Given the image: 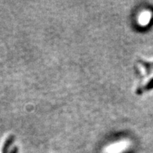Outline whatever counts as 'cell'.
Listing matches in <instances>:
<instances>
[{"label":"cell","mask_w":153,"mask_h":153,"mask_svg":"<svg viewBox=\"0 0 153 153\" xmlns=\"http://www.w3.org/2000/svg\"><path fill=\"white\" fill-rule=\"evenodd\" d=\"M150 18H151V16L150 13L145 11V12L143 13V14L140 15V16L139 18L140 24L142 25L148 24L149 22H150Z\"/></svg>","instance_id":"obj_1"},{"label":"cell","mask_w":153,"mask_h":153,"mask_svg":"<svg viewBox=\"0 0 153 153\" xmlns=\"http://www.w3.org/2000/svg\"><path fill=\"white\" fill-rule=\"evenodd\" d=\"M14 140V135H10L8 138H7V140L5 141L4 145L3 146V149H2V153H7L8 152V150L9 148V147L11 146V144H12Z\"/></svg>","instance_id":"obj_2"},{"label":"cell","mask_w":153,"mask_h":153,"mask_svg":"<svg viewBox=\"0 0 153 153\" xmlns=\"http://www.w3.org/2000/svg\"><path fill=\"white\" fill-rule=\"evenodd\" d=\"M145 89H150L153 88V79L152 80H150V82L147 84V85L145 86Z\"/></svg>","instance_id":"obj_3"},{"label":"cell","mask_w":153,"mask_h":153,"mask_svg":"<svg viewBox=\"0 0 153 153\" xmlns=\"http://www.w3.org/2000/svg\"><path fill=\"white\" fill-rule=\"evenodd\" d=\"M11 153H18V148L15 147V148H14V149L11 150Z\"/></svg>","instance_id":"obj_4"}]
</instances>
